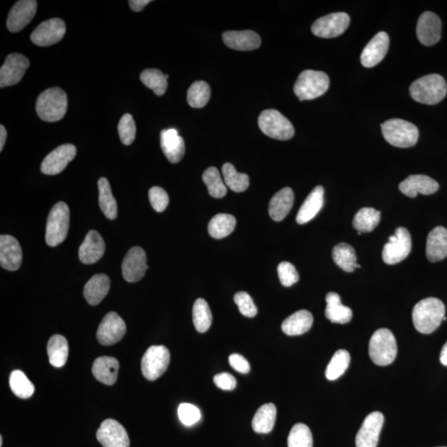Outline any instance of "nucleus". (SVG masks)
<instances>
[{
    "instance_id": "obj_1",
    "label": "nucleus",
    "mask_w": 447,
    "mask_h": 447,
    "mask_svg": "<svg viewBox=\"0 0 447 447\" xmlns=\"http://www.w3.org/2000/svg\"><path fill=\"white\" fill-rule=\"evenodd\" d=\"M446 308L440 299L429 298L417 302L412 310V322L417 332L431 334L443 322Z\"/></svg>"
},
{
    "instance_id": "obj_2",
    "label": "nucleus",
    "mask_w": 447,
    "mask_h": 447,
    "mask_svg": "<svg viewBox=\"0 0 447 447\" xmlns=\"http://www.w3.org/2000/svg\"><path fill=\"white\" fill-rule=\"evenodd\" d=\"M410 95L421 104L434 106L438 104L447 94V84L443 77L431 74L419 78L410 86Z\"/></svg>"
},
{
    "instance_id": "obj_3",
    "label": "nucleus",
    "mask_w": 447,
    "mask_h": 447,
    "mask_svg": "<svg viewBox=\"0 0 447 447\" xmlns=\"http://www.w3.org/2000/svg\"><path fill=\"white\" fill-rule=\"evenodd\" d=\"M67 105L66 92L59 87L50 88L38 96L36 111L42 120L57 122L65 116Z\"/></svg>"
},
{
    "instance_id": "obj_4",
    "label": "nucleus",
    "mask_w": 447,
    "mask_h": 447,
    "mask_svg": "<svg viewBox=\"0 0 447 447\" xmlns=\"http://www.w3.org/2000/svg\"><path fill=\"white\" fill-rule=\"evenodd\" d=\"M330 86V79L323 72L306 70L299 75L294 85V93L299 101H310L325 94Z\"/></svg>"
},
{
    "instance_id": "obj_5",
    "label": "nucleus",
    "mask_w": 447,
    "mask_h": 447,
    "mask_svg": "<svg viewBox=\"0 0 447 447\" xmlns=\"http://www.w3.org/2000/svg\"><path fill=\"white\" fill-rule=\"evenodd\" d=\"M381 128L385 140L392 146L407 149L419 140V129L409 121L392 119L382 124Z\"/></svg>"
},
{
    "instance_id": "obj_6",
    "label": "nucleus",
    "mask_w": 447,
    "mask_h": 447,
    "mask_svg": "<svg viewBox=\"0 0 447 447\" xmlns=\"http://www.w3.org/2000/svg\"><path fill=\"white\" fill-rule=\"evenodd\" d=\"M368 353L377 366H386L395 361L397 353V342L394 334L389 329L377 330L370 341Z\"/></svg>"
},
{
    "instance_id": "obj_7",
    "label": "nucleus",
    "mask_w": 447,
    "mask_h": 447,
    "mask_svg": "<svg viewBox=\"0 0 447 447\" xmlns=\"http://www.w3.org/2000/svg\"><path fill=\"white\" fill-rule=\"evenodd\" d=\"M70 227V210L65 203H58L48 215L45 239L49 247H55L66 239Z\"/></svg>"
},
{
    "instance_id": "obj_8",
    "label": "nucleus",
    "mask_w": 447,
    "mask_h": 447,
    "mask_svg": "<svg viewBox=\"0 0 447 447\" xmlns=\"http://www.w3.org/2000/svg\"><path fill=\"white\" fill-rule=\"evenodd\" d=\"M259 129L264 135L278 140H291L294 127L286 117L276 110H266L259 117Z\"/></svg>"
},
{
    "instance_id": "obj_9",
    "label": "nucleus",
    "mask_w": 447,
    "mask_h": 447,
    "mask_svg": "<svg viewBox=\"0 0 447 447\" xmlns=\"http://www.w3.org/2000/svg\"><path fill=\"white\" fill-rule=\"evenodd\" d=\"M170 352L164 346L147 349L142 358L141 370L147 380L154 381L164 374L169 366Z\"/></svg>"
},
{
    "instance_id": "obj_10",
    "label": "nucleus",
    "mask_w": 447,
    "mask_h": 447,
    "mask_svg": "<svg viewBox=\"0 0 447 447\" xmlns=\"http://www.w3.org/2000/svg\"><path fill=\"white\" fill-rule=\"evenodd\" d=\"M412 249V239L409 230L399 227L395 234L391 235L383 249V260L387 264H399L409 256Z\"/></svg>"
},
{
    "instance_id": "obj_11",
    "label": "nucleus",
    "mask_w": 447,
    "mask_h": 447,
    "mask_svg": "<svg viewBox=\"0 0 447 447\" xmlns=\"http://www.w3.org/2000/svg\"><path fill=\"white\" fill-rule=\"evenodd\" d=\"M351 18L346 13H334L322 17L312 24L314 35L322 38H334L346 32Z\"/></svg>"
},
{
    "instance_id": "obj_12",
    "label": "nucleus",
    "mask_w": 447,
    "mask_h": 447,
    "mask_svg": "<svg viewBox=\"0 0 447 447\" xmlns=\"http://www.w3.org/2000/svg\"><path fill=\"white\" fill-rule=\"evenodd\" d=\"M126 325L115 312L108 313L98 327L96 337L103 346H113L125 336Z\"/></svg>"
},
{
    "instance_id": "obj_13",
    "label": "nucleus",
    "mask_w": 447,
    "mask_h": 447,
    "mask_svg": "<svg viewBox=\"0 0 447 447\" xmlns=\"http://www.w3.org/2000/svg\"><path fill=\"white\" fill-rule=\"evenodd\" d=\"M66 33V24L61 18H51L39 24L31 34L37 46L48 47L60 42Z\"/></svg>"
},
{
    "instance_id": "obj_14",
    "label": "nucleus",
    "mask_w": 447,
    "mask_h": 447,
    "mask_svg": "<svg viewBox=\"0 0 447 447\" xmlns=\"http://www.w3.org/2000/svg\"><path fill=\"white\" fill-rule=\"evenodd\" d=\"M29 60L22 54L9 55L0 69V87L12 86L23 79L29 67Z\"/></svg>"
},
{
    "instance_id": "obj_15",
    "label": "nucleus",
    "mask_w": 447,
    "mask_h": 447,
    "mask_svg": "<svg viewBox=\"0 0 447 447\" xmlns=\"http://www.w3.org/2000/svg\"><path fill=\"white\" fill-rule=\"evenodd\" d=\"M147 269V256L145 250L137 247L131 248L123 260V277L129 283L139 282L145 277Z\"/></svg>"
},
{
    "instance_id": "obj_16",
    "label": "nucleus",
    "mask_w": 447,
    "mask_h": 447,
    "mask_svg": "<svg viewBox=\"0 0 447 447\" xmlns=\"http://www.w3.org/2000/svg\"><path fill=\"white\" fill-rule=\"evenodd\" d=\"M96 437L104 447H130V445L125 427L114 419L103 421L96 432Z\"/></svg>"
},
{
    "instance_id": "obj_17",
    "label": "nucleus",
    "mask_w": 447,
    "mask_h": 447,
    "mask_svg": "<svg viewBox=\"0 0 447 447\" xmlns=\"http://www.w3.org/2000/svg\"><path fill=\"white\" fill-rule=\"evenodd\" d=\"M385 417L380 412L368 414L356 437V447H377Z\"/></svg>"
},
{
    "instance_id": "obj_18",
    "label": "nucleus",
    "mask_w": 447,
    "mask_h": 447,
    "mask_svg": "<svg viewBox=\"0 0 447 447\" xmlns=\"http://www.w3.org/2000/svg\"><path fill=\"white\" fill-rule=\"evenodd\" d=\"M77 155V147L67 144L59 146L43 161L42 173L46 175H57L65 169Z\"/></svg>"
},
{
    "instance_id": "obj_19",
    "label": "nucleus",
    "mask_w": 447,
    "mask_h": 447,
    "mask_svg": "<svg viewBox=\"0 0 447 447\" xmlns=\"http://www.w3.org/2000/svg\"><path fill=\"white\" fill-rule=\"evenodd\" d=\"M417 36L424 46H434L438 43L441 36V21L432 12H425L419 17L417 24Z\"/></svg>"
},
{
    "instance_id": "obj_20",
    "label": "nucleus",
    "mask_w": 447,
    "mask_h": 447,
    "mask_svg": "<svg viewBox=\"0 0 447 447\" xmlns=\"http://www.w3.org/2000/svg\"><path fill=\"white\" fill-rule=\"evenodd\" d=\"M38 2L35 0H21L14 4L9 13L7 27L9 31H21L33 21L37 13Z\"/></svg>"
},
{
    "instance_id": "obj_21",
    "label": "nucleus",
    "mask_w": 447,
    "mask_h": 447,
    "mask_svg": "<svg viewBox=\"0 0 447 447\" xmlns=\"http://www.w3.org/2000/svg\"><path fill=\"white\" fill-rule=\"evenodd\" d=\"M390 47V37L385 32L377 33L361 53V61L363 67H374L386 56Z\"/></svg>"
},
{
    "instance_id": "obj_22",
    "label": "nucleus",
    "mask_w": 447,
    "mask_h": 447,
    "mask_svg": "<svg viewBox=\"0 0 447 447\" xmlns=\"http://www.w3.org/2000/svg\"><path fill=\"white\" fill-rule=\"evenodd\" d=\"M23 261V251L18 240L11 235L0 237V264L9 271H16Z\"/></svg>"
},
{
    "instance_id": "obj_23",
    "label": "nucleus",
    "mask_w": 447,
    "mask_h": 447,
    "mask_svg": "<svg viewBox=\"0 0 447 447\" xmlns=\"http://www.w3.org/2000/svg\"><path fill=\"white\" fill-rule=\"evenodd\" d=\"M399 188L402 193L414 198L419 194L431 195L439 189V184L436 181L426 175H412L400 184Z\"/></svg>"
},
{
    "instance_id": "obj_24",
    "label": "nucleus",
    "mask_w": 447,
    "mask_h": 447,
    "mask_svg": "<svg viewBox=\"0 0 447 447\" xmlns=\"http://www.w3.org/2000/svg\"><path fill=\"white\" fill-rule=\"evenodd\" d=\"M105 251L104 239L96 230H91L80 247L79 259L85 264H95L103 257Z\"/></svg>"
},
{
    "instance_id": "obj_25",
    "label": "nucleus",
    "mask_w": 447,
    "mask_h": 447,
    "mask_svg": "<svg viewBox=\"0 0 447 447\" xmlns=\"http://www.w3.org/2000/svg\"><path fill=\"white\" fill-rule=\"evenodd\" d=\"M161 147L166 159L171 164H178L185 154V142L183 137L175 129L161 132Z\"/></svg>"
},
{
    "instance_id": "obj_26",
    "label": "nucleus",
    "mask_w": 447,
    "mask_h": 447,
    "mask_svg": "<svg viewBox=\"0 0 447 447\" xmlns=\"http://www.w3.org/2000/svg\"><path fill=\"white\" fill-rule=\"evenodd\" d=\"M222 39L225 45L237 51H253L261 45L259 34L250 30L225 32Z\"/></svg>"
},
{
    "instance_id": "obj_27",
    "label": "nucleus",
    "mask_w": 447,
    "mask_h": 447,
    "mask_svg": "<svg viewBox=\"0 0 447 447\" xmlns=\"http://www.w3.org/2000/svg\"><path fill=\"white\" fill-rule=\"evenodd\" d=\"M426 257L432 263L447 257V230L437 227L432 230L426 239Z\"/></svg>"
},
{
    "instance_id": "obj_28",
    "label": "nucleus",
    "mask_w": 447,
    "mask_h": 447,
    "mask_svg": "<svg viewBox=\"0 0 447 447\" xmlns=\"http://www.w3.org/2000/svg\"><path fill=\"white\" fill-rule=\"evenodd\" d=\"M120 363L114 357L97 358L92 366V374L98 381L106 385L115 384L119 372Z\"/></svg>"
},
{
    "instance_id": "obj_29",
    "label": "nucleus",
    "mask_w": 447,
    "mask_h": 447,
    "mask_svg": "<svg viewBox=\"0 0 447 447\" xmlns=\"http://www.w3.org/2000/svg\"><path fill=\"white\" fill-rule=\"evenodd\" d=\"M323 204L324 188L322 186H317L308 195L301 208L299 209L296 218L297 222L303 225L315 218V216L320 213Z\"/></svg>"
},
{
    "instance_id": "obj_30",
    "label": "nucleus",
    "mask_w": 447,
    "mask_h": 447,
    "mask_svg": "<svg viewBox=\"0 0 447 447\" xmlns=\"http://www.w3.org/2000/svg\"><path fill=\"white\" fill-rule=\"evenodd\" d=\"M111 288V280L106 274H96L86 283L84 297L90 305L96 306L106 297Z\"/></svg>"
},
{
    "instance_id": "obj_31",
    "label": "nucleus",
    "mask_w": 447,
    "mask_h": 447,
    "mask_svg": "<svg viewBox=\"0 0 447 447\" xmlns=\"http://www.w3.org/2000/svg\"><path fill=\"white\" fill-rule=\"evenodd\" d=\"M293 203V191L290 188L280 190L270 200L268 206L270 217L278 222L282 221L291 210Z\"/></svg>"
},
{
    "instance_id": "obj_32",
    "label": "nucleus",
    "mask_w": 447,
    "mask_h": 447,
    "mask_svg": "<svg viewBox=\"0 0 447 447\" xmlns=\"http://www.w3.org/2000/svg\"><path fill=\"white\" fill-rule=\"evenodd\" d=\"M312 324V314L307 310H300L283 322L282 330L288 336H300L310 330Z\"/></svg>"
},
{
    "instance_id": "obj_33",
    "label": "nucleus",
    "mask_w": 447,
    "mask_h": 447,
    "mask_svg": "<svg viewBox=\"0 0 447 447\" xmlns=\"http://www.w3.org/2000/svg\"><path fill=\"white\" fill-rule=\"evenodd\" d=\"M327 307L325 316L333 323L346 324L352 319L353 313L350 307L344 306L340 295L329 293L326 297Z\"/></svg>"
},
{
    "instance_id": "obj_34",
    "label": "nucleus",
    "mask_w": 447,
    "mask_h": 447,
    "mask_svg": "<svg viewBox=\"0 0 447 447\" xmlns=\"http://www.w3.org/2000/svg\"><path fill=\"white\" fill-rule=\"evenodd\" d=\"M277 409L272 402L260 407L255 414L252 427L257 434H267L273 429L276 421Z\"/></svg>"
},
{
    "instance_id": "obj_35",
    "label": "nucleus",
    "mask_w": 447,
    "mask_h": 447,
    "mask_svg": "<svg viewBox=\"0 0 447 447\" xmlns=\"http://www.w3.org/2000/svg\"><path fill=\"white\" fill-rule=\"evenodd\" d=\"M47 353L49 362L56 368L66 365L69 353L67 339L61 335H54L48 341Z\"/></svg>"
},
{
    "instance_id": "obj_36",
    "label": "nucleus",
    "mask_w": 447,
    "mask_h": 447,
    "mask_svg": "<svg viewBox=\"0 0 447 447\" xmlns=\"http://www.w3.org/2000/svg\"><path fill=\"white\" fill-rule=\"evenodd\" d=\"M332 257L344 271L351 273L356 268H361V265L357 264L355 249L350 244L341 243L336 245L332 250Z\"/></svg>"
},
{
    "instance_id": "obj_37",
    "label": "nucleus",
    "mask_w": 447,
    "mask_h": 447,
    "mask_svg": "<svg viewBox=\"0 0 447 447\" xmlns=\"http://www.w3.org/2000/svg\"><path fill=\"white\" fill-rule=\"evenodd\" d=\"M237 227V219L229 214H218L210 220L208 225V232L211 237L223 239L234 232Z\"/></svg>"
},
{
    "instance_id": "obj_38",
    "label": "nucleus",
    "mask_w": 447,
    "mask_h": 447,
    "mask_svg": "<svg viewBox=\"0 0 447 447\" xmlns=\"http://www.w3.org/2000/svg\"><path fill=\"white\" fill-rule=\"evenodd\" d=\"M381 213L374 208H366L358 211L353 220V227L361 233L371 232L379 225Z\"/></svg>"
},
{
    "instance_id": "obj_39",
    "label": "nucleus",
    "mask_w": 447,
    "mask_h": 447,
    "mask_svg": "<svg viewBox=\"0 0 447 447\" xmlns=\"http://www.w3.org/2000/svg\"><path fill=\"white\" fill-rule=\"evenodd\" d=\"M99 188V204L102 213L108 219L115 220L117 217V203L112 194L109 181L106 178H101L98 181Z\"/></svg>"
},
{
    "instance_id": "obj_40",
    "label": "nucleus",
    "mask_w": 447,
    "mask_h": 447,
    "mask_svg": "<svg viewBox=\"0 0 447 447\" xmlns=\"http://www.w3.org/2000/svg\"><path fill=\"white\" fill-rule=\"evenodd\" d=\"M225 184L234 193H243L249 186L247 174H239L232 164H225L222 166Z\"/></svg>"
},
{
    "instance_id": "obj_41",
    "label": "nucleus",
    "mask_w": 447,
    "mask_h": 447,
    "mask_svg": "<svg viewBox=\"0 0 447 447\" xmlns=\"http://www.w3.org/2000/svg\"><path fill=\"white\" fill-rule=\"evenodd\" d=\"M193 319L196 331L205 333L209 330L213 322V314H211L208 303L204 299L199 298L195 302Z\"/></svg>"
},
{
    "instance_id": "obj_42",
    "label": "nucleus",
    "mask_w": 447,
    "mask_h": 447,
    "mask_svg": "<svg viewBox=\"0 0 447 447\" xmlns=\"http://www.w3.org/2000/svg\"><path fill=\"white\" fill-rule=\"evenodd\" d=\"M350 363V353L346 350L337 351L327 367V379L331 381L339 379L346 371Z\"/></svg>"
},
{
    "instance_id": "obj_43",
    "label": "nucleus",
    "mask_w": 447,
    "mask_h": 447,
    "mask_svg": "<svg viewBox=\"0 0 447 447\" xmlns=\"http://www.w3.org/2000/svg\"><path fill=\"white\" fill-rule=\"evenodd\" d=\"M140 80L159 96L164 95L168 87V79L159 69H146L141 73Z\"/></svg>"
},
{
    "instance_id": "obj_44",
    "label": "nucleus",
    "mask_w": 447,
    "mask_h": 447,
    "mask_svg": "<svg viewBox=\"0 0 447 447\" xmlns=\"http://www.w3.org/2000/svg\"><path fill=\"white\" fill-rule=\"evenodd\" d=\"M203 179L208 186L209 194L214 198H223L227 193V186L225 184L220 171L214 166H210L204 171Z\"/></svg>"
},
{
    "instance_id": "obj_45",
    "label": "nucleus",
    "mask_w": 447,
    "mask_h": 447,
    "mask_svg": "<svg viewBox=\"0 0 447 447\" xmlns=\"http://www.w3.org/2000/svg\"><path fill=\"white\" fill-rule=\"evenodd\" d=\"M9 385L14 395L21 399H28L33 395L35 387L21 370H13L9 377Z\"/></svg>"
},
{
    "instance_id": "obj_46",
    "label": "nucleus",
    "mask_w": 447,
    "mask_h": 447,
    "mask_svg": "<svg viewBox=\"0 0 447 447\" xmlns=\"http://www.w3.org/2000/svg\"><path fill=\"white\" fill-rule=\"evenodd\" d=\"M210 98V88L208 83L198 81L193 83L188 91V102L191 107L203 108L208 104Z\"/></svg>"
},
{
    "instance_id": "obj_47",
    "label": "nucleus",
    "mask_w": 447,
    "mask_h": 447,
    "mask_svg": "<svg viewBox=\"0 0 447 447\" xmlns=\"http://www.w3.org/2000/svg\"><path fill=\"white\" fill-rule=\"evenodd\" d=\"M312 435L309 427L303 424L294 425L288 435V447H312Z\"/></svg>"
},
{
    "instance_id": "obj_48",
    "label": "nucleus",
    "mask_w": 447,
    "mask_h": 447,
    "mask_svg": "<svg viewBox=\"0 0 447 447\" xmlns=\"http://www.w3.org/2000/svg\"><path fill=\"white\" fill-rule=\"evenodd\" d=\"M118 132L120 140L125 145H130L136 136V125L134 119L130 114L123 115L118 125Z\"/></svg>"
},
{
    "instance_id": "obj_49",
    "label": "nucleus",
    "mask_w": 447,
    "mask_h": 447,
    "mask_svg": "<svg viewBox=\"0 0 447 447\" xmlns=\"http://www.w3.org/2000/svg\"><path fill=\"white\" fill-rule=\"evenodd\" d=\"M234 300L239 307L240 313L247 317L257 315L258 309L250 295L247 292H239L234 295Z\"/></svg>"
},
{
    "instance_id": "obj_50",
    "label": "nucleus",
    "mask_w": 447,
    "mask_h": 447,
    "mask_svg": "<svg viewBox=\"0 0 447 447\" xmlns=\"http://www.w3.org/2000/svg\"><path fill=\"white\" fill-rule=\"evenodd\" d=\"M278 273L280 282L284 287H291L299 280L296 268L289 262L280 263L278 266Z\"/></svg>"
},
{
    "instance_id": "obj_51",
    "label": "nucleus",
    "mask_w": 447,
    "mask_h": 447,
    "mask_svg": "<svg viewBox=\"0 0 447 447\" xmlns=\"http://www.w3.org/2000/svg\"><path fill=\"white\" fill-rule=\"evenodd\" d=\"M149 198L152 208L157 213H163L169 204V196L165 190L159 186H154L149 191Z\"/></svg>"
},
{
    "instance_id": "obj_52",
    "label": "nucleus",
    "mask_w": 447,
    "mask_h": 447,
    "mask_svg": "<svg viewBox=\"0 0 447 447\" xmlns=\"http://www.w3.org/2000/svg\"><path fill=\"white\" fill-rule=\"evenodd\" d=\"M200 412L196 406L191 404H181L179 407V417L186 426H193L200 419Z\"/></svg>"
},
{
    "instance_id": "obj_53",
    "label": "nucleus",
    "mask_w": 447,
    "mask_h": 447,
    "mask_svg": "<svg viewBox=\"0 0 447 447\" xmlns=\"http://www.w3.org/2000/svg\"><path fill=\"white\" fill-rule=\"evenodd\" d=\"M214 383L216 387L223 390H233L237 387V380L229 373H221L214 377Z\"/></svg>"
},
{
    "instance_id": "obj_54",
    "label": "nucleus",
    "mask_w": 447,
    "mask_h": 447,
    "mask_svg": "<svg viewBox=\"0 0 447 447\" xmlns=\"http://www.w3.org/2000/svg\"><path fill=\"white\" fill-rule=\"evenodd\" d=\"M229 363L234 370L242 373V374H248L250 371V365L249 361L243 356L239 353H232L229 357Z\"/></svg>"
},
{
    "instance_id": "obj_55",
    "label": "nucleus",
    "mask_w": 447,
    "mask_h": 447,
    "mask_svg": "<svg viewBox=\"0 0 447 447\" xmlns=\"http://www.w3.org/2000/svg\"><path fill=\"white\" fill-rule=\"evenodd\" d=\"M151 2L150 0H130L129 4L132 11L140 12Z\"/></svg>"
},
{
    "instance_id": "obj_56",
    "label": "nucleus",
    "mask_w": 447,
    "mask_h": 447,
    "mask_svg": "<svg viewBox=\"0 0 447 447\" xmlns=\"http://www.w3.org/2000/svg\"><path fill=\"white\" fill-rule=\"evenodd\" d=\"M7 139V131L6 127L3 125H0V151H2L6 145Z\"/></svg>"
},
{
    "instance_id": "obj_57",
    "label": "nucleus",
    "mask_w": 447,
    "mask_h": 447,
    "mask_svg": "<svg viewBox=\"0 0 447 447\" xmlns=\"http://www.w3.org/2000/svg\"><path fill=\"white\" fill-rule=\"evenodd\" d=\"M440 361L442 365L447 366V342L445 344L444 346L442 347L440 355Z\"/></svg>"
},
{
    "instance_id": "obj_58",
    "label": "nucleus",
    "mask_w": 447,
    "mask_h": 447,
    "mask_svg": "<svg viewBox=\"0 0 447 447\" xmlns=\"http://www.w3.org/2000/svg\"><path fill=\"white\" fill-rule=\"evenodd\" d=\"M3 446V436H0V446Z\"/></svg>"
},
{
    "instance_id": "obj_59",
    "label": "nucleus",
    "mask_w": 447,
    "mask_h": 447,
    "mask_svg": "<svg viewBox=\"0 0 447 447\" xmlns=\"http://www.w3.org/2000/svg\"><path fill=\"white\" fill-rule=\"evenodd\" d=\"M439 447H446V446H439Z\"/></svg>"
}]
</instances>
